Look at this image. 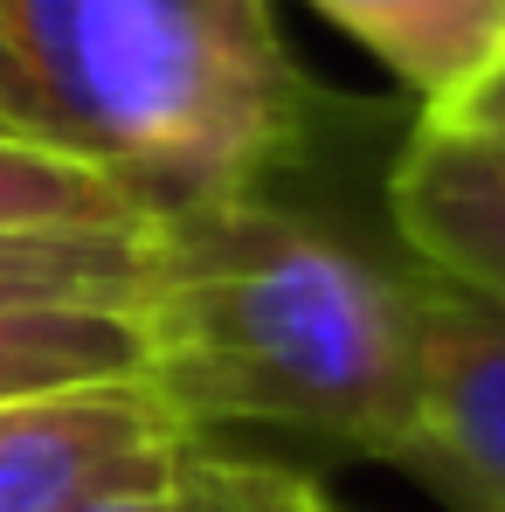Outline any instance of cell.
I'll use <instances>...</instances> for the list:
<instances>
[{"mask_svg":"<svg viewBox=\"0 0 505 512\" xmlns=\"http://www.w3.org/2000/svg\"><path fill=\"white\" fill-rule=\"evenodd\" d=\"M146 277H153L146 229H132V236H0V312H21V305L139 312Z\"/></svg>","mask_w":505,"mask_h":512,"instance_id":"9c48e42d","label":"cell"},{"mask_svg":"<svg viewBox=\"0 0 505 512\" xmlns=\"http://www.w3.org/2000/svg\"><path fill=\"white\" fill-rule=\"evenodd\" d=\"M416 471L505 512V312L443 277L416 284Z\"/></svg>","mask_w":505,"mask_h":512,"instance_id":"277c9868","label":"cell"},{"mask_svg":"<svg viewBox=\"0 0 505 512\" xmlns=\"http://www.w3.org/2000/svg\"><path fill=\"white\" fill-rule=\"evenodd\" d=\"M35 139L118 180L146 222L256 194L305 125L270 0H0Z\"/></svg>","mask_w":505,"mask_h":512,"instance_id":"7a4b0ae2","label":"cell"},{"mask_svg":"<svg viewBox=\"0 0 505 512\" xmlns=\"http://www.w3.org/2000/svg\"><path fill=\"white\" fill-rule=\"evenodd\" d=\"M146 381L187 436L250 423L416 464V284L229 194L146 229Z\"/></svg>","mask_w":505,"mask_h":512,"instance_id":"6da1fadb","label":"cell"},{"mask_svg":"<svg viewBox=\"0 0 505 512\" xmlns=\"http://www.w3.org/2000/svg\"><path fill=\"white\" fill-rule=\"evenodd\" d=\"M187 443V423L153 381L0 402V512H90L104 499L167 492Z\"/></svg>","mask_w":505,"mask_h":512,"instance_id":"3957f363","label":"cell"},{"mask_svg":"<svg viewBox=\"0 0 505 512\" xmlns=\"http://www.w3.org/2000/svg\"><path fill=\"white\" fill-rule=\"evenodd\" d=\"M388 208L429 277L505 312V139L422 118L395 160Z\"/></svg>","mask_w":505,"mask_h":512,"instance_id":"5b68a950","label":"cell"},{"mask_svg":"<svg viewBox=\"0 0 505 512\" xmlns=\"http://www.w3.org/2000/svg\"><path fill=\"white\" fill-rule=\"evenodd\" d=\"M450 125H471V132H492V139H505V63L485 77V84L471 90L457 111H450Z\"/></svg>","mask_w":505,"mask_h":512,"instance_id":"8fae6325","label":"cell"},{"mask_svg":"<svg viewBox=\"0 0 505 512\" xmlns=\"http://www.w3.org/2000/svg\"><path fill=\"white\" fill-rule=\"evenodd\" d=\"M0 125H7V132H21V139H35V118H28V90H21V77H14L7 49H0Z\"/></svg>","mask_w":505,"mask_h":512,"instance_id":"7c38bea8","label":"cell"},{"mask_svg":"<svg viewBox=\"0 0 505 512\" xmlns=\"http://www.w3.org/2000/svg\"><path fill=\"white\" fill-rule=\"evenodd\" d=\"M132 229L153 222L118 180L42 139L0 132V236H132Z\"/></svg>","mask_w":505,"mask_h":512,"instance_id":"ba28073f","label":"cell"},{"mask_svg":"<svg viewBox=\"0 0 505 512\" xmlns=\"http://www.w3.org/2000/svg\"><path fill=\"white\" fill-rule=\"evenodd\" d=\"M90 512H180V499H173V485H167V492H132V499H104V506H90Z\"/></svg>","mask_w":505,"mask_h":512,"instance_id":"4fadbf2b","label":"cell"},{"mask_svg":"<svg viewBox=\"0 0 505 512\" xmlns=\"http://www.w3.org/2000/svg\"><path fill=\"white\" fill-rule=\"evenodd\" d=\"M173 499L180 512H346L312 478H298L284 464H256V457H215L201 436L187 443V457L173 471Z\"/></svg>","mask_w":505,"mask_h":512,"instance_id":"30bf717a","label":"cell"},{"mask_svg":"<svg viewBox=\"0 0 505 512\" xmlns=\"http://www.w3.org/2000/svg\"><path fill=\"white\" fill-rule=\"evenodd\" d=\"M0 132H7V125H0Z\"/></svg>","mask_w":505,"mask_h":512,"instance_id":"5bb4252c","label":"cell"},{"mask_svg":"<svg viewBox=\"0 0 505 512\" xmlns=\"http://www.w3.org/2000/svg\"><path fill=\"white\" fill-rule=\"evenodd\" d=\"M97 381H146L139 312L111 305H21L0 312V402L97 388Z\"/></svg>","mask_w":505,"mask_h":512,"instance_id":"52a82bcc","label":"cell"},{"mask_svg":"<svg viewBox=\"0 0 505 512\" xmlns=\"http://www.w3.org/2000/svg\"><path fill=\"white\" fill-rule=\"evenodd\" d=\"M339 35H353L388 77L450 118L505 63V0H305Z\"/></svg>","mask_w":505,"mask_h":512,"instance_id":"8992f818","label":"cell"}]
</instances>
